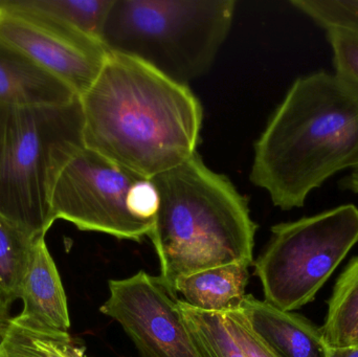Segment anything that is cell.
<instances>
[{"label": "cell", "instance_id": "44dd1931", "mask_svg": "<svg viewBox=\"0 0 358 357\" xmlns=\"http://www.w3.org/2000/svg\"><path fill=\"white\" fill-rule=\"evenodd\" d=\"M221 314L229 333L245 357H279L255 335L240 307Z\"/></svg>", "mask_w": 358, "mask_h": 357}, {"label": "cell", "instance_id": "ba28073f", "mask_svg": "<svg viewBox=\"0 0 358 357\" xmlns=\"http://www.w3.org/2000/svg\"><path fill=\"white\" fill-rule=\"evenodd\" d=\"M0 42L64 82L79 98L96 81L109 54L101 40L20 0H0Z\"/></svg>", "mask_w": 358, "mask_h": 357}, {"label": "cell", "instance_id": "9c48e42d", "mask_svg": "<svg viewBox=\"0 0 358 357\" xmlns=\"http://www.w3.org/2000/svg\"><path fill=\"white\" fill-rule=\"evenodd\" d=\"M100 307L121 325L141 357H201L178 307V297L159 276L138 272L108 282Z\"/></svg>", "mask_w": 358, "mask_h": 357}, {"label": "cell", "instance_id": "d4e9b609", "mask_svg": "<svg viewBox=\"0 0 358 357\" xmlns=\"http://www.w3.org/2000/svg\"><path fill=\"white\" fill-rule=\"evenodd\" d=\"M345 347H353L357 348L358 349V325L357 328L353 330L352 335L349 337L348 342H347Z\"/></svg>", "mask_w": 358, "mask_h": 357}, {"label": "cell", "instance_id": "7a4b0ae2", "mask_svg": "<svg viewBox=\"0 0 358 357\" xmlns=\"http://www.w3.org/2000/svg\"><path fill=\"white\" fill-rule=\"evenodd\" d=\"M357 163L358 96L319 71L294 80L269 117L255 143L250 180L290 211Z\"/></svg>", "mask_w": 358, "mask_h": 357}, {"label": "cell", "instance_id": "4316f807", "mask_svg": "<svg viewBox=\"0 0 358 357\" xmlns=\"http://www.w3.org/2000/svg\"><path fill=\"white\" fill-rule=\"evenodd\" d=\"M6 323H8V322H6ZM6 323H3V322H1V321H0V324L6 325Z\"/></svg>", "mask_w": 358, "mask_h": 357}, {"label": "cell", "instance_id": "6da1fadb", "mask_svg": "<svg viewBox=\"0 0 358 357\" xmlns=\"http://www.w3.org/2000/svg\"><path fill=\"white\" fill-rule=\"evenodd\" d=\"M79 99L84 145L141 177L151 180L197 153L199 100L138 59L109 52Z\"/></svg>", "mask_w": 358, "mask_h": 357}, {"label": "cell", "instance_id": "8fae6325", "mask_svg": "<svg viewBox=\"0 0 358 357\" xmlns=\"http://www.w3.org/2000/svg\"><path fill=\"white\" fill-rule=\"evenodd\" d=\"M77 99L64 82L0 42V106H62Z\"/></svg>", "mask_w": 358, "mask_h": 357}, {"label": "cell", "instance_id": "7c38bea8", "mask_svg": "<svg viewBox=\"0 0 358 357\" xmlns=\"http://www.w3.org/2000/svg\"><path fill=\"white\" fill-rule=\"evenodd\" d=\"M20 316L50 330L69 333V305L56 263L48 251L45 236L36 239L20 291Z\"/></svg>", "mask_w": 358, "mask_h": 357}, {"label": "cell", "instance_id": "277c9868", "mask_svg": "<svg viewBox=\"0 0 358 357\" xmlns=\"http://www.w3.org/2000/svg\"><path fill=\"white\" fill-rule=\"evenodd\" d=\"M235 0H113L101 41L178 83L206 75L235 15Z\"/></svg>", "mask_w": 358, "mask_h": 357}, {"label": "cell", "instance_id": "e0dca14e", "mask_svg": "<svg viewBox=\"0 0 358 357\" xmlns=\"http://www.w3.org/2000/svg\"><path fill=\"white\" fill-rule=\"evenodd\" d=\"M178 307L201 357H245L222 314L202 312L178 299Z\"/></svg>", "mask_w": 358, "mask_h": 357}, {"label": "cell", "instance_id": "cb8c5ba5", "mask_svg": "<svg viewBox=\"0 0 358 357\" xmlns=\"http://www.w3.org/2000/svg\"><path fill=\"white\" fill-rule=\"evenodd\" d=\"M6 107L0 106V155L3 144L4 127H6Z\"/></svg>", "mask_w": 358, "mask_h": 357}, {"label": "cell", "instance_id": "5b68a950", "mask_svg": "<svg viewBox=\"0 0 358 357\" xmlns=\"http://www.w3.org/2000/svg\"><path fill=\"white\" fill-rule=\"evenodd\" d=\"M80 99L62 106L8 107L0 155V215L33 235L54 220L50 192L65 159L83 144Z\"/></svg>", "mask_w": 358, "mask_h": 357}, {"label": "cell", "instance_id": "5bb4252c", "mask_svg": "<svg viewBox=\"0 0 358 357\" xmlns=\"http://www.w3.org/2000/svg\"><path fill=\"white\" fill-rule=\"evenodd\" d=\"M33 235L8 218L0 215V321L10 320L13 303L20 300L21 287L29 266L36 239Z\"/></svg>", "mask_w": 358, "mask_h": 357}, {"label": "cell", "instance_id": "d6986e66", "mask_svg": "<svg viewBox=\"0 0 358 357\" xmlns=\"http://www.w3.org/2000/svg\"><path fill=\"white\" fill-rule=\"evenodd\" d=\"M289 3L324 31L358 34V0H292Z\"/></svg>", "mask_w": 358, "mask_h": 357}, {"label": "cell", "instance_id": "ac0fdd59", "mask_svg": "<svg viewBox=\"0 0 358 357\" xmlns=\"http://www.w3.org/2000/svg\"><path fill=\"white\" fill-rule=\"evenodd\" d=\"M20 2L101 40L113 0H20Z\"/></svg>", "mask_w": 358, "mask_h": 357}, {"label": "cell", "instance_id": "ffe728a7", "mask_svg": "<svg viewBox=\"0 0 358 357\" xmlns=\"http://www.w3.org/2000/svg\"><path fill=\"white\" fill-rule=\"evenodd\" d=\"M325 33L331 46L334 75L358 96V34L336 29Z\"/></svg>", "mask_w": 358, "mask_h": 357}, {"label": "cell", "instance_id": "603a6c76", "mask_svg": "<svg viewBox=\"0 0 358 357\" xmlns=\"http://www.w3.org/2000/svg\"><path fill=\"white\" fill-rule=\"evenodd\" d=\"M329 357H358V349L353 347H330Z\"/></svg>", "mask_w": 358, "mask_h": 357}, {"label": "cell", "instance_id": "8992f818", "mask_svg": "<svg viewBox=\"0 0 358 357\" xmlns=\"http://www.w3.org/2000/svg\"><path fill=\"white\" fill-rule=\"evenodd\" d=\"M54 222L66 220L79 230L141 241L152 230L157 195L141 177L80 144L69 152L50 192Z\"/></svg>", "mask_w": 358, "mask_h": 357}, {"label": "cell", "instance_id": "4fadbf2b", "mask_svg": "<svg viewBox=\"0 0 358 357\" xmlns=\"http://www.w3.org/2000/svg\"><path fill=\"white\" fill-rule=\"evenodd\" d=\"M252 265L236 262L182 276L176 281L174 289L196 309L224 314L241 306Z\"/></svg>", "mask_w": 358, "mask_h": 357}, {"label": "cell", "instance_id": "484cf974", "mask_svg": "<svg viewBox=\"0 0 358 357\" xmlns=\"http://www.w3.org/2000/svg\"><path fill=\"white\" fill-rule=\"evenodd\" d=\"M6 325L0 324V335H1L2 331H3V329H4V327H6Z\"/></svg>", "mask_w": 358, "mask_h": 357}, {"label": "cell", "instance_id": "3957f363", "mask_svg": "<svg viewBox=\"0 0 358 357\" xmlns=\"http://www.w3.org/2000/svg\"><path fill=\"white\" fill-rule=\"evenodd\" d=\"M157 210L149 238L172 293L178 278L236 262L254 264L258 226L248 198L233 182L210 170L196 153L151 178ZM178 295V293H176Z\"/></svg>", "mask_w": 358, "mask_h": 357}, {"label": "cell", "instance_id": "52a82bcc", "mask_svg": "<svg viewBox=\"0 0 358 357\" xmlns=\"http://www.w3.org/2000/svg\"><path fill=\"white\" fill-rule=\"evenodd\" d=\"M357 243L358 207L351 203L275 224L252 264L264 301L284 312L310 303Z\"/></svg>", "mask_w": 358, "mask_h": 357}, {"label": "cell", "instance_id": "30bf717a", "mask_svg": "<svg viewBox=\"0 0 358 357\" xmlns=\"http://www.w3.org/2000/svg\"><path fill=\"white\" fill-rule=\"evenodd\" d=\"M240 309L255 335L279 357H329L322 327L294 312H284L246 295Z\"/></svg>", "mask_w": 358, "mask_h": 357}, {"label": "cell", "instance_id": "9a60e30c", "mask_svg": "<svg viewBox=\"0 0 358 357\" xmlns=\"http://www.w3.org/2000/svg\"><path fill=\"white\" fill-rule=\"evenodd\" d=\"M73 341L69 333L44 328L19 314L0 335V357H69Z\"/></svg>", "mask_w": 358, "mask_h": 357}, {"label": "cell", "instance_id": "2e32d148", "mask_svg": "<svg viewBox=\"0 0 358 357\" xmlns=\"http://www.w3.org/2000/svg\"><path fill=\"white\" fill-rule=\"evenodd\" d=\"M357 325L358 257H355L336 281L322 330L329 347L342 348Z\"/></svg>", "mask_w": 358, "mask_h": 357}, {"label": "cell", "instance_id": "7402d4cb", "mask_svg": "<svg viewBox=\"0 0 358 357\" xmlns=\"http://www.w3.org/2000/svg\"><path fill=\"white\" fill-rule=\"evenodd\" d=\"M341 189L358 194V163L349 171L347 176L340 180Z\"/></svg>", "mask_w": 358, "mask_h": 357}]
</instances>
